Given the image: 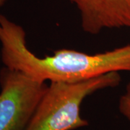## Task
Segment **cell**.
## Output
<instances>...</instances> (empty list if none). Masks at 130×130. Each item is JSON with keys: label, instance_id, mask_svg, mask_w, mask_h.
I'll use <instances>...</instances> for the list:
<instances>
[{"label": "cell", "instance_id": "obj_1", "mask_svg": "<svg viewBox=\"0 0 130 130\" xmlns=\"http://www.w3.org/2000/svg\"><path fill=\"white\" fill-rule=\"evenodd\" d=\"M26 32L0 14L1 62L41 83L79 82L113 72H130V44L103 53L61 48L42 58L27 46Z\"/></svg>", "mask_w": 130, "mask_h": 130}, {"label": "cell", "instance_id": "obj_2", "mask_svg": "<svg viewBox=\"0 0 130 130\" xmlns=\"http://www.w3.org/2000/svg\"><path fill=\"white\" fill-rule=\"evenodd\" d=\"M120 82L117 72L79 82H51L25 130H74L88 126L80 115L84 100Z\"/></svg>", "mask_w": 130, "mask_h": 130}, {"label": "cell", "instance_id": "obj_3", "mask_svg": "<svg viewBox=\"0 0 130 130\" xmlns=\"http://www.w3.org/2000/svg\"><path fill=\"white\" fill-rule=\"evenodd\" d=\"M47 84L4 67L0 70V130H25Z\"/></svg>", "mask_w": 130, "mask_h": 130}, {"label": "cell", "instance_id": "obj_4", "mask_svg": "<svg viewBox=\"0 0 130 130\" xmlns=\"http://www.w3.org/2000/svg\"><path fill=\"white\" fill-rule=\"evenodd\" d=\"M77 10L84 32L130 28V0H69Z\"/></svg>", "mask_w": 130, "mask_h": 130}, {"label": "cell", "instance_id": "obj_5", "mask_svg": "<svg viewBox=\"0 0 130 130\" xmlns=\"http://www.w3.org/2000/svg\"><path fill=\"white\" fill-rule=\"evenodd\" d=\"M119 109L121 114L130 121V82L126 87L125 92L120 97Z\"/></svg>", "mask_w": 130, "mask_h": 130}, {"label": "cell", "instance_id": "obj_6", "mask_svg": "<svg viewBox=\"0 0 130 130\" xmlns=\"http://www.w3.org/2000/svg\"><path fill=\"white\" fill-rule=\"evenodd\" d=\"M7 1H8V0H0V8L2 7L7 3Z\"/></svg>", "mask_w": 130, "mask_h": 130}, {"label": "cell", "instance_id": "obj_7", "mask_svg": "<svg viewBox=\"0 0 130 130\" xmlns=\"http://www.w3.org/2000/svg\"><path fill=\"white\" fill-rule=\"evenodd\" d=\"M0 61H1V51H0Z\"/></svg>", "mask_w": 130, "mask_h": 130}]
</instances>
